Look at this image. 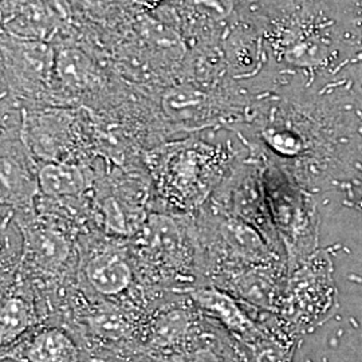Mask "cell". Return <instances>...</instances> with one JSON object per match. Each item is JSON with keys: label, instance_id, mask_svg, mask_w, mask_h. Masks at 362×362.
<instances>
[{"label": "cell", "instance_id": "3957f363", "mask_svg": "<svg viewBox=\"0 0 362 362\" xmlns=\"http://www.w3.org/2000/svg\"><path fill=\"white\" fill-rule=\"evenodd\" d=\"M263 185L272 224L285 246L288 267L296 269L310 254L315 243L308 202L297 188L274 172L269 173Z\"/></svg>", "mask_w": 362, "mask_h": 362}, {"label": "cell", "instance_id": "5b68a950", "mask_svg": "<svg viewBox=\"0 0 362 362\" xmlns=\"http://www.w3.org/2000/svg\"><path fill=\"white\" fill-rule=\"evenodd\" d=\"M3 356L19 362H79V349L70 334L58 326L34 327Z\"/></svg>", "mask_w": 362, "mask_h": 362}, {"label": "cell", "instance_id": "6da1fadb", "mask_svg": "<svg viewBox=\"0 0 362 362\" xmlns=\"http://www.w3.org/2000/svg\"><path fill=\"white\" fill-rule=\"evenodd\" d=\"M129 243L144 286L172 293L203 286L194 216L153 211Z\"/></svg>", "mask_w": 362, "mask_h": 362}, {"label": "cell", "instance_id": "8992f818", "mask_svg": "<svg viewBox=\"0 0 362 362\" xmlns=\"http://www.w3.org/2000/svg\"><path fill=\"white\" fill-rule=\"evenodd\" d=\"M39 192L49 199H78L93 194L94 176L82 164L47 161L37 168Z\"/></svg>", "mask_w": 362, "mask_h": 362}, {"label": "cell", "instance_id": "277c9868", "mask_svg": "<svg viewBox=\"0 0 362 362\" xmlns=\"http://www.w3.org/2000/svg\"><path fill=\"white\" fill-rule=\"evenodd\" d=\"M1 290L0 342L4 350L37 327L40 320L39 303H46L34 287L18 275L1 284Z\"/></svg>", "mask_w": 362, "mask_h": 362}, {"label": "cell", "instance_id": "30bf717a", "mask_svg": "<svg viewBox=\"0 0 362 362\" xmlns=\"http://www.w3.org/2000/svg\"><path fill=\"white\" fill-rule=\"evenodd\" d=\"M189 1L199 10L212 13L215 16H223L231 8L230 0H189Z\"/></svg>", "mask_w": 362, "mask_h": 362}, {"label": "cell", "instance_id": "7a4b0ae2", "mask_svg": "<svg viewBox=\"0 0 362 362\" xmlns=\"http://www.w3.org/2000/svg\"><path fill=\"white\" fill-rule=\"evenodd\" d=\"M78 276L81 287L91 297L125 306L137 308L152 303L148 290L139 278L129 240L116 239L105 233L88 231L78 236Z\"/></svg>", "mask_w": 362, "mask_h": 362}, {"label": "cell", "instance_id": "8fae6325", "mask_svg": "<svg viewBox=\"0 0 362 362\" xmlns=\"http://www.w3.org/2000/svg\"><path fill=\"white\" fill-rule=\"evenodd\" d=\"M85 3L94 11H109L122 3V0H85Z\"/></svg>", "mask_w": 362, "mask_h": 362}, {"label": "cell", "instance_id": "ba28073f", "mask_svg": "<svg viewBox=\"0 0 362 362\" xmlns=\"http://www.w3.org/2000/svg\"><path fill=\"white\" fill-rule=\"evenodd\" d=\"M163 112L170 121L184 127H194L211 118L207 95L192 88H175L163 97Z\"/></svg>", "mask_w": 362, "mask_h": 362}, {"label": "cell", "instance_id": "52a82bcc", "mask_svg": "<svg viewBox=\"0 0 362 362\" xmlns=\"http://www.w3.org/2000/svg\"><path fill=\"white\" fill-rule=\"evenodd\" d=\"M184 294L189 297L199 310L204 311L233 332L242 334L252 327L238 302L230 293L221 288L215 286H199L187 290Z\"/></svg>", "mask_w": 362, "mask_h": 362}, {"label": "cell", "instance_id": "9c48e42d", "mask_svg": "<svg viewBox=\"0 0 362 362\" xmlns=\"http://www.w3.org/2000/svg\"><path fill=\"white\" fill-rule=\"evenodd\" d=\"M58 73L69 86L83 89L89 86L93 66L89 59L77 50H65L58 59Z\"/></svg>", "mask_w": 362, "mask_h": 362}]
</instances>
